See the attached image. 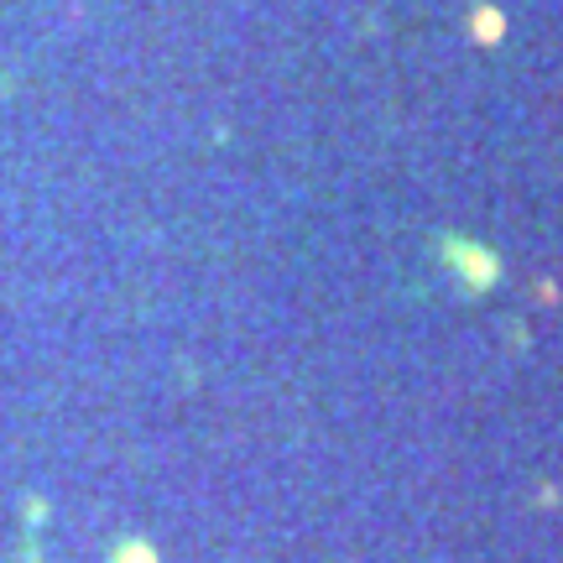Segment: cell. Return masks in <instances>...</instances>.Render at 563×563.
Listing matches in <instances>:
<instances>
[{
	"instance_id": "cell-2",
	"label": "cell",
	"mask_w": 563,
	"mask_h": 563,
	"mask_svg": "<svg viewBox=\"0 0 563 563\" xmlns=\"http://www.w3.org/2000/svg\"><path fill=\"white\" fill-rule=\"evenodd\" d=\"M110 563H162L157 548H146L141 538H125V543L110 548Z\"/></svg>"
},
{
	"instance_id": "cell-1",
	"label": "cell",
	"mask_w": 563,
	"mask_h": 563,
	"mask_svg": "<svg viewBox=\"0 0 563 563\" xmlns=\"http://www.w3.org/2000/svg\"><path fill=\"white\" fill-rule=\"evenodd\" d=\"M443 256H454V262L464 266V282H470V287H490V282H496V256L481 251V245L449 235V241H443Z\"/></svg>"
}]
</instances>
